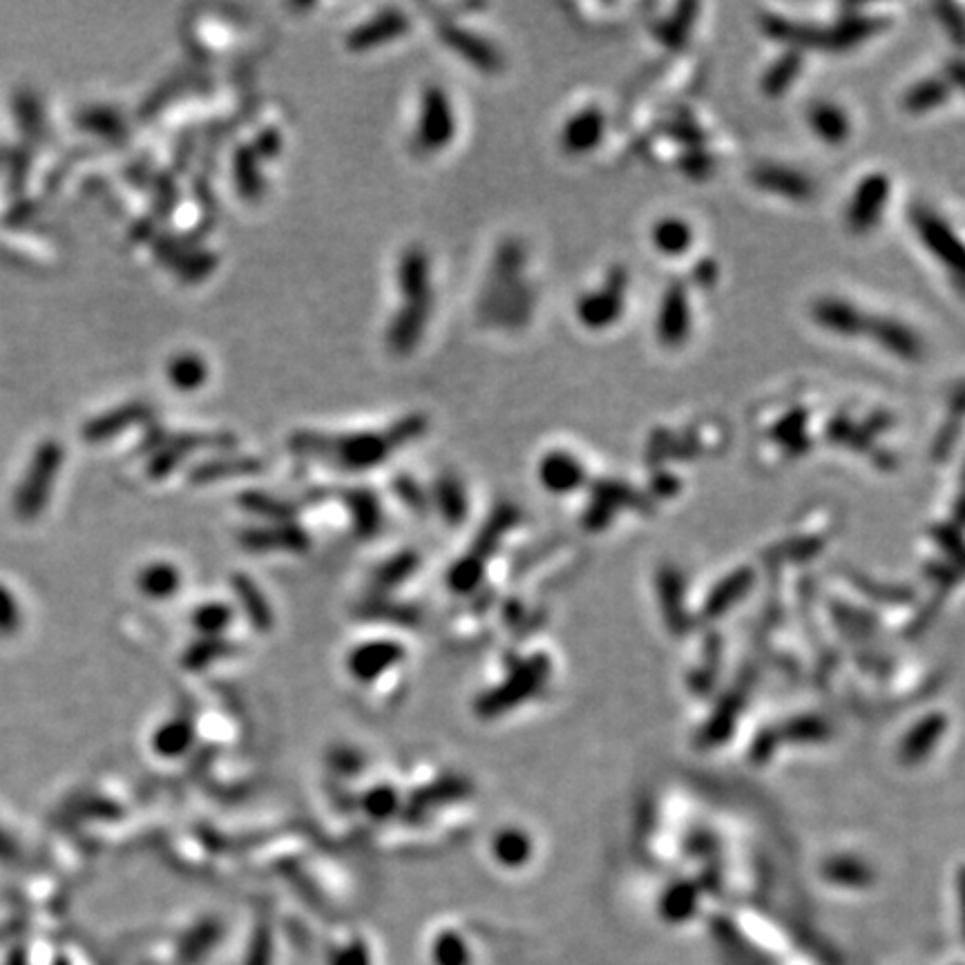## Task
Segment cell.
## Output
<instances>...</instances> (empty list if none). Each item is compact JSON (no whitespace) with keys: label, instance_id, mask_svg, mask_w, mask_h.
<instances>
[{"label":"cell","instance_id":"d6986e66","mask_svg":"<svg viewBox=\"0 0 965 965\" xmlns=\"http://www.w3.org/2000/svg\"><path fill=\"white\" fill-rule=\"evenodd\" d=\"M606 135V114L599 107H583L565 121L561 131V146L568 155H588L599 148Z\"/></svg>","mask_w":965,"mask_h":965},{"label":"cell","instance_id":"60d3db41","mask_svg":"<svg viewBox=\"0 0 965 965\" xmlns=\"http://www.w3.org/2000/svg\"><path fill=\"white\" fill-rule=\"evenodd\" d=\"M17 116L21 118V128L25 131V135L30 137H43L45 133V116L41 110V103L37 96L32 94H21L17 98Z\"/></svg>","mask_w":965,"mask_h":965},{"label":"cell","instance_id":"9c48e42d","mask_svg":"<svg viewBox=\"0 0 965 965\" xmlns=\"http://www.w3.org/2000/svg\"><path fill=\"white\" fill-rule=\"evenodd\" d=\"M892 195V181L885 173H870L865 175L848 204V226L854 235H868L872 232L885 215V208L890 204Z\"/></svg>","mask_w":965,"mask_h":965},{"label":"cell","instance_id":"1f68e13d","mask_svg":"<svg viewBox=\"0 0 965 965\" xmlns=\"http://www.w3.org/2000/svg\"><path fill=\"white\" fill-rule=\"evenodd\" d=\"M697 12H699V6H695V3H684V6H679V8L673 12V17H668V19H664V21H660V23L655 25V30H653V32H655V39H657L662 45L671 48V50H679V48H684L686 41H688V37H691V30H693V25H695Z\"/></svg>","mask_w":965,"mask_h":965},{"label":"cell","instance_id":"5b68a950","mask_svg":"<svg viewBox=\"0 0 965 965\" xmlns=\"http://www.w3.org/2000/svg\"><path fill=\"white\" fill-rule=\"evenodd\" d=\"M61 465H63L61 443L45 440L34 452L30 469H28L21 488L17 492V499H14L17 515H21V519H32V517H39L43 512Z\"/></svg>","mask_w":965,"mask_h":965},{"label":"cell","instance_id":"74e56055","mask_svg":"<svg viewBox=\"0 0 965 965\" xmlns=\"http://www.w3.org/2000/svg\"><path fill=\"white\" fill-rule=\"evenodd\" d=\"M492 850H495V859L501 865H506V868H521L530 859L532 844H530V840H528V836L523 831L506 829V831L497 833V838L492 842Z\"/></svg>","mask_w":965,"mask_h":965},{"label":"cell","instance_id":"2e32d148","mask_svg":"<svg viewBox=\"0 0 965 965\" xmlns=\"http://www.w3.org/2000/svg\"><path fill=\"white\" fill-rule=\"evenodd\" d=\"M409 25H412L409 17L403 10H398V8L383 10L381 14H376L367 23L353 28L346 34V48L351 52H367V50L381 48L390 41L401 39L409 30Z\"/></svg>","mask_w":965,"mask_h":965},{"label":"cell","instance_id":"7dc6e473","mask_svg":"<svg viewBox=\"0 0 965 965\" xmlns=\"http://www.w3.org/2000/svg\"><path fill=\"white\" fill-rule=\"evenodd\" d=\"M679 168L682 173H686L691 179H704L713 173V159L708 153H704L702 148H691L688 153H684V157L679 159Z\"/></svg>","mask_w":965,"mask_h":965},{"label":"cell","instance_id":"277c9868","mask_svg":"<svg viewBox=\"0 0 965 965\" xmlns=\"http://www.w3.org/2000/svg\"><path fill=\"white\" fill-rule=\"evenodd\" d=\"M237 445V438L226 432L217 434H168L164 427H153L144 440L142 449H155L151 460V476L162 478L168 476L186 456L197 449H230Z\"/></svg>","mask_w":965,"mask_h":965},{"label":"cell","instance_id":"ab89813d","mask_svg":"<svg viewBox=\"0 0 965 965\" xmlns=\"http://www.w3.org/2000/svg\"><path fill=\"white\" fill-rule=\"evenodd\" d=\"M239 504L245 506L249 512H256L260 517L267 519H276V521H289L293 517V508L284 501H278L269 495H260V492H247L239 497Z\"/></svg>","mask_w":965,"mask_h":965},{"label":"cell","instance_id":"30bf717a","mask_svg":"<svg viewBox=\"0 0 965 965\" xmlns=\"http://www.w3.org/2000/svg\"><path fill=\"white\" fill-rule=\"evenodd\" d=\"M691 326H693V315H691L688 289L682 282H673L666 287V291L660 298V307L655 315L657 340L664 346L677 349L688 340Z\"/></svg>","mask_w":965,"mask_h":965},{"label":"cell","instance_id":"c3c4849f","mask_svg":"<svg viewBox=\"0 0 965 965\" xmlns=\"http://www.w3.org/2000/svg\"><path fill=\"white\" fill-rule=\"evenodd\" d=\"M19 624H21V613L17 609V601L6 585H0V635L14 633Z\"/></svg>","mask_w":965,"mask_h":965},{"label":"cell","instance_id":"7c38bea8","mask_svg":"<svg viewBox=\"0 0 965 965\" xmlns=\"http://www.w3.org/2000/svg\"><path fill=\"white\" fill-rule=\"evenodd\" d=\"M153 249L159 262H164L170 271H175L186 282H199L208 278L217 267V256L208 251L186 249L184 241L157 235L153 239Z\"/></svg>","mask_w":965,"mask_h":965},{"label":"cell","instance_id":"9f6ffc18","mask_svg":"<svg viewBox=\"0 0 965 965\" xmlns=\"http://www.w3.org/2000/svg\"><path fill=\"white\" fill-rule=\"evenodd\" d=\"M695 280L699 282V284H715V280H717V267L713 264V262H702V267L695 271Z\"/></svg>","mask_w":965,"mask_h":965},{"label":"cell","instance_id":"bcb514c9","mask_svg":"<svg viewBox=\"0 0 965 965\" xmlns=\"http://www.w3.org/2000/svg\"><path fill=\"white\" fill-rule=\"evenodd\" d=\"M394 492L398 495V499L409 508V510H414V512H425L427 510V497H425V492L421 490V486L418 483L414 480V478H409V476H398L396 480H394Z\"/></svg>","mask_w":965,"mask_h":965},{"label":"cell","instance_id":"3957f363","mask_svg":"<svg viewBox=\"0 0 965 965\" xmlns=\"http://www.w3.org/2000/svg\"><path fill=\"white\" fill-rule=\"evenodd\" d=\"M528 253L517 239H508L499 247L492 276L486 287V298L480 302V313L495 320L499 326H521L532 315L535 293L523 280Z\"/></svg>","mask_w":965,"mask_h":965},{"label":"cell","instance_id":"b9f144b4","mask_svg":"<svg viewBox=\"0 0 965 965\" xmlns=\"http://www.w3.org/2000/svg\"><path fill=\"white\" fill-rule=\"evenodd\" d=\"M362 809L376 820H387L398 809V793L387 785L374 787L372 791L365 793V798H362Z\"/></svg>","mask_w":965,"mask_h":965},{"label":"cell","instance_id":"4dcf8cb0","mask_svg":"<svg viewBox=\"0 0 965 965\" xmlns=\"http://www.w3.org/2000/svg\"><path fill=\"white\" fill-rule=\"evenodd\" d=\"M208 378V365L199 353L184 351L168 362V381L175 390L195 392Z\"/></svg>","mask_w":965,"mask_h":965},{"label":"cell","instance_id":"836d02e7","mask_svg":"<svg viewBox=\"0 0 965 965\" xmlns=\"http://www.w3.org/2000/svg\"><path fill=\"white\" fill-rule=\"evenodd\" d=\"M434 497H436V506H438L440 515L445 517V521L456 526V523H460L465 519V515H467V497H465V490H463V483L456 476L443 474L436 480Z\"/></svg>","mask_w":965,"mask_h":965},{"label":"cell","instance_id":"f35d334b","mask_svg":"<svg viewBox=\"0 0 965 965\" xmlns=\"http://www.w3.org/2000/svg\"><path fill=\"white\" fill-rule=\"evenodd\" d=\"M232 622V609L226 606V603H204L193 615V626L197 631H201L206 637H217L221 635L228 624Z\"/></svg>","mask_w":965,"mask_h":965},{"label":"cell","instance_id":"f546056e","mask_svg":"<svg viewBox=\"0 0 965 965\" xmlns=\"http://www.w3.org/2000/svg\"><path fill=\"white\" fill-rule=\"evenodd\" d=\"M262 471V460L251 458V456H221L215 460H206L201 465H197L190 471V480L199 483H210L217 478H226V476H241V474H258Z\"/></svg>","mask_w":965,"mask_h":965},{"label":"cell","instance_id":"11a10c76","mask_svg":"<svg viewBox=\"0 0 965 965\" xmlns=\"http://www.w3.org/2000/svg\"><path fill=\"white\" fill-rule=\"evenodd\" d=\"M852 432H854V423L848 418V416H836L831 423H829V429H827V434H829V438L831 440H850L852 438Z\"/></svg>","mask_w":965,"mask_h":965},{"label":"cell","instance_id":"7bdbcfd3","mask_svg":"<svg viewBox=\"0 0 965 965\" xmlns=\"http://www.w3.org/2000/svg\"><path fill=\"white\" fill-rule=\"evenodd\" d=\"M436 961L440 965H467L469 952L463 938L447 932L436 941Z\"/></svg>","mask_w":965,"mask_h":965},{"label":"cell","instance_id":"7a4b0ae2","mask_svg":"<svg viewBox=\"0 0 965 965\" xmlns=\"http://www.w3.org/2000/svg\"><path fill=\"white\" fill-rule=\"evenodd\" d=\"M762 32L785 43L789 50H824V52H848L857 45H863L874 34H879L883 28H888V21L883 17H870V14H848L833 25H816V23H800L793 19L765 14L760 19Z\"/></svg>","mask_w":965,"mask_h":965},{"label":"cell","instance_id":"f1b7e54d","mask_svg":"<svg viewBox=\"0 0 965 965\" xmlns=\"http://www.w3.org/2000/svg\"><path fill=\"white\" fill-rule=\"evenodd\" d=\"M950 92H952V83L947 76H930L914 83L903 94V107L910 114H925L936 110L941 103H945Z\"/></svg>","mask_w":965,"mask_h":965},{"label":"cell","instance_id":"4fadbf2b","mask_svg":"<svg viewBox=\"0 0 965 965\" xmlns=\"http://www.w3.org/2000/svg\"><path fill=\"white\" fill-rule=\"evenodd\" d=\"M405 657V648L398 642L381 640L355 646L346 657V668L355 682L372 684L390 668L398 666Z\"/></svg>","mask_w":965,"mask_h":965},{"label":"cell","instance_id":"d590c367","mask_svg":"<svg viewBox=\"0 0 965 965\" xmlns=\"http://www.w3.org/2000/svg\"><path fill=\"white\" fill-rule=\"evenodd\" d=\"M249 548L256 550H267V548H287V550H300L307 546V535H302V530H298L291 523H282L276 528H264V530H249L245 537H241Z\"/></svg>","mask_w":965,"mask_h":965},{"label":"cell","instance_id":"83f0119b","mask_svg":"<svg viewBox=\"0 0 965 965\" xmlns=\"http://www.w3.org/2000/svg\"><path fill=\"white\" fill-rule=\"evenodd\" d=\"M76 126L85 133L107 137V139H124L128 135L126 118L121 112L105 107V105H92L76 114Z\"/></svg>","mask_w":965,"mask_h":965},{"label":"cell","instance_id":"cb8c5ba5","mask_svg":"<svg viewBox=\"0 0 965 965\" xmlns=\"http://www.w3.org/2000/svg\"><path fill=\"white\" fill-rule=\"evenodd\" d=\"M232 181L239 197L247 204H260L264 197V177L260 170V159L251 146H239L232 155Z\"/></svg>","mask_w":965,"mask_h":965},{"label":"cell","instance_id":"ac0fdd59","mask_svg":"<svg viewBox=\"0 0 965 965\" xmlns=\"http://www.w3.org/2000/svg\"><path fill=\"white\" fill-rule=\"evenodd\" d=\"M155 418V407L144 403V401H133L126 405H118L112 412H105L96 418H92L90 423H85L83 427V438L92 440V443H101L107 438L118 436L121 432H126L135 425H146Z\"/></svg>","mask_w":965,"mask_h":965},{"label":"cell","instance_id":"e0dca14e","mask_svg":"<svg viewBox=\"0 0 965 965\" xmlns=\"http://www.w3.org/2000/svg\"><path fill=\"white\" fill-rule=\"evenodd\" d=\"M865 333H870L879 346H883L888 353L896 355L899 360L916 362L925 353L923 338L912 326H907L905 322H901L896 318H890V315L872 318L870 315V324H868Z\"/></svg>","mask_w":965,"mask_h":965},{"label":"cell","instance_id":"6da1fadb","mask_svg":"<svg viewBox=\"0 0 965 965\" xmlns=\"http://www.w3.org/2000/svg\"><path fill=\"white\" fill-rule=\"evenodd\" d=\"M427 425L429 421L425 414H409L403 416L396 425H392L383 434L298 432L289 438V445L300 456L318 458L349 471H365L385 463L392 456V452H396L398 447L421 438L427 432Z\"/></svg>","mask_w":965,"mask_h":965},{"label":"cell","instance_id":"603a6c76","mask_svg":"<svg viewBox=\"0 0 965 965\" xmlns=\"http://www.w3.org/2000/svg\"><path fill=\"white\" fill-rule=\"evenodd\" d=\"M539 478L543 488L554 495L574 492L581 488L585 471L581 463L568 452H550L543 456L539 465Z\"/></svg>","mask_w":965,"mask_h":965},{"label":"cell","instance_id":"f5cc1de1","mask_svg":"<svg viewBox=\"0 0 965 965\" xmlns=\"http://www.w3.org/2000/svg\"><path fill=\"white\" fill-rule=\"evenodd\" d=\"M936 14H938L941 23L945 25L947 34L956 43H961V39H963V17H961V10L950 6V3H941V6H936Z\"/></svg>","mask_w":965,"mask_h":965},{"label":"cell","instance_id":"8992f818","mask_svg":"<svg viewBox=\"0 0 965 965\" xmlns=\"http://www.w3.org/2000/svg\"><path fill=\"white\" fill-rule=\"evenodd\" d=\"M629 295V271L613 267L596 291H588L577 302V318L590 331H603L613 326L624 309Z\"/></svg>","mask_w":965,"mask_h":965},{"label":"cell","instance_id":"8fae6325","mask_svg":"<svg viewBox=\"0 0 965 965\" xmlns=\"http://www.w3.org/2000/svg\"><path fill=\"white\" fill-rule=\"evenodd\" d=\"M438 39L483 74H499L504 70V54L495 48V43L478 37L467 28L454 23H440Z\"/></svg>","mask_w":965,"mask_h":965},{"label":"cell","instance_id":"8d00e7d4","mask_svg":"<svg viewBox=\"0 0 965 965\" xmlns=\"http://www.w3.org/2000/svg\"><path fill=\"white\" fill-rule=\"evenodd\" d=\"M232 583H235V592H237L239 603H241V606H245V613L256 624V629L258 631H271L273 615H271V609H269L264 594L260 592V588L251 579H247V577H235Z\"/></svg>","mask_w":965,"mask_h":965},{"label":"cell","instance_id":"484cf974","mask_svg":"<svg viewBox=\"0 0 965 965\" xmlns=\"http://www.w3.org/2000/svg\"><path fill=\"white\" fill-rule=\"evenodd\" d=\"M802 65H805V56H802V52H798V50H787V52H785L780 59H776V61L769 65V70L762 74V81H760L762 94L769 96V98H780V96H785V94L791 90V85L798 81V76H800V72H802Z\"/></svg>","mask_w":965,"mask_h":965},{"label":"cell","instance_id":"5bb4252c","mask_svg":"<svg viewBox=\"0 0 965 965\" xmlns=\"http://www.w3.org/2000/svg\"><path fill=\"white\" fill-rule=\"evenodd\" d=\"M811 318L820 329L842 338H857L865 333L870 324V315L865 311L838 295L818 298L811 307Z\"/></svg>","mask_w":965,"mask_h":965},{"label":"cell","instance_id":"e575fe53","mask_svg":"<svg viewBox=\"0 0 965 965\" xmlns=\"http://www.w3.org/2000/svg\"><path fill=\"white\" fill-rule=\"evenodd\" d=\"M344 504L351 510L353 526L360 535H374L381 526V504L370 490H349L344 492Z\"/></svg>","mask_w":965,"mask_h":965},{"label":"cell","instance_id":"44dd1931","mask_svg":"<svg viewBox=\"0 0 965 965\" xmlns=\"http://www.w3.org/2000/svg\"><path fill=\"white\" fill-rule=\"evenodd\" d=\"M398 284L405 302H429L432 298V271L429 258L423 247H407L398 262Z\"/></svg>","mask_w":965,"mask_h":965},{"label":"cell","instance_id":"f6af8a7d","mask_svg":"<svg viewBox=\"0 0 965 965\" xmlns=\"http://www.w3.org/2000/svg\"><path fill=\"white\" fill-rule=\"evenodd\" d=\"M151 184L155 186V212H157V217L166 219L173 212L177 197H179L175 181L168 175H153Z\"/></svg>","mask_w":965,"mask_h":965},{"label":"cell","instance_id":"f907efd6","mask_svg":"<svg viewBox=\"0 0 965 965\" xmlns=\"http://www.w3.org/2000/svg\"><path fill=\"white\" fill-rule=\"evenodd\" d=\"M666 133H668L671 137H675V139L688 144L691 148H702L704 133H702L695 124H688V121H679V118H677V121H671V124H666Z\"/></svg>","mask_w":965,"mask_h":965},{"label":"cell","instance_id":"ee69618b","mask_svg":"<svg viewBox=\"0 0 965 965\" xmlns=\"http://www.w3.org/2000/svg\"><path fill=\"white\" fill-rule=\"evenodd\" d=\"M226 653H228L226 642H221V640H217V637H208L206 642H199L197 646H193V648L186 653V666H188V668H204V666H208L212 660H217V657H221V655H226Z\"/></svg>","mask_w":965,"mask_h":965},{"label":"cell","instance_id":"db71d44e","mask_svg":"<svg viewBox=\"0 0 965 965\" xmlns=\"http://www.w3.org/2000/svg\"><path fill=\"white\" fill-rule=\"evenodd\" d=\"M412 570H414V557L403 554V557L390 561V563L381 570V581H383L385 585L398 583V581H403Z\"/></svg>","mask_w":965,"mask_h":965},{"label":"cell","instance_id":"ba28073f","mask_svg":"<svg viewBox=\"0 0 965 965\" xmlns=\"http://www.w3.org/2000/svg\"><path fill=\"white\" fill-rule=\"evenodd\" d=\"M910 219L914 224V230L921 239V245L952 273L958 276V280L965 273V256L958 235L954 232L952 224L945 221L936 210L916 206L910 212Z\"/></svg>","mask_w":965,"mask_h":965},{"label":"cell","instance_id":"d4e9b609","mask_svg":"<svg viewBox=\"0 0 965 965\" xmlns=\"http://www.w3.org/2000/svg\"><path fill=\"white\" fill-rule=\"evenodd\" d=\"M651 239L655 249L666 256V258H679L684 253H688V249L693 247V228L686 219L682 217H664L653 226Z\"/></svg>","mask_w":965,"mask_h":965},{"label":"cell","instance_id":"816d5d0a","mask_svg":"<svg viewBox=\"0 0 965 965\" xmlns=\"http://www.w3.org/2000/svg\"><path fill=\"white\" fill-rule=\"evenodd\" d=\"M251 148H253V153L258 155V159H273V157L282 151V137H280L278 131L267 128V131H262V133L256 137V142L251 144Z\"/></svg>","mask_w":965,"mask_h":965},{"label":"cell","instance_id":"4316f807","mask_svg":"<svg viewBox=\"0 0 965 965\" xmlns=\"http://www.w3.org/2000/svg\"><path fill=\"white\" fill-rule=\"evenodd\" d=\"M137 588L151 599H170L181 588V572L168 561H155L139 570Z\"/></svg>","mask_w":965,"mask_h":965},{"label":"cell","instance_id":"681fc988","mask_svg":"<svg viewBox=\"0 0 965 965\" xmlns=\"http://www.w3.org/2000/svg\"><path fill=\"white\" fill-rule=\"evenodd\" d=\"M805 423H807V414L796 409V412L787 414L782 421H778L771 434H774V438H778L782 443H793L796 438H802Z\"/></svg>","mask_w":965,"mask_h":965},{"label":"cell","instance_id":"9a60e30c","mask_svg":"<svg viewBox=\"0 0 965 965\" xmlns=\"http://www.w3.org/2000/svg\"><path fill=\"white\" fill-rule=\"evenodd\" d=\"M751 184L765 193L771 195H780L782 199L789 201H809L816 193V184L809 175L791 168V166H782V164H758L751 170Z\"/></svg>","mask_w":965,"mask_h":965},{"label":"cell","instance_id":"7402d4cb","mask_svg":"<svg viewBox=\"0 0 965 965\" xmlns=\"http://www.w3.org/2000/svg\"><path fill=\"white\" fill-rule=\"evenodd\" d=\"M807 121L811 133L829 146H842L852 137L850 114L831 101H816L807 112Z\"/></svg>","mask_w":965,"mask_h":965},{"label":"cell","instance_id":"d6a6232c","mask_svg":"<svg viewBox=\"0 0 965 965\" xmlns=\"http://www.w3.org/2000/svg\"><path fill=\"white\" fill-rule=\"evenodd\" d=\"M193 745V724L184 717L170 719L155 731L153 749L162 758H179Z\"/></svg>","mask_w":965,"mask_h":965},{"label":"cell","instance_id":"52a82bcc","mask_svg":"<svg viewBox=\"0 0 965 965\" xmlns=\"http://www.w3.org/2000/svg\"><path fill=\"white\" fill-rule=\"evenodd\" d=\"M454 135H456V114L449 94L438 85L425 87L421 98V116L414 137V148L418 153L434 155L447 148Z\"/></svg>","mask_w":965,"mask_h":965},{"label":"cell","instance_id":"ffe728a7","mask_svg":"<svg viewBox=\"0 0 965 965\" xmlns=\"http://www.w3.org/2000/svg\"><path fill=\"white\" fill-rule=\"evenodd\" d=\"M432 302H405V307L396 313L387 329V346L396 355L412 353L427 326V320L432 315Z\"/></svg>","mask_w":965,"mask_h":965}]
</instances>
